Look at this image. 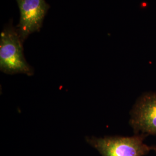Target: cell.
<instances>
[{"mask_svg": "<svg viewBox=\"0 0 156 156\" xmlns=\"http://www.w3.org/2000/svg\"><path fill=\"white\" fill-rule=\"evenodd\" d=\"M129 123L135 134L156 135V93H145L136 100Z\"/></svg>", "mask_w": 156, "mask_h": 156, "instance_id": "3", "label": "cell"}, {"mask_svg": "<svg viewBox=\"0 0 156 156\" xmlns=\"http://www.w3.org/2000/svg\"><path fill=\"white\" fill-rule=\"evenodd\" d=\"M23 43L17 28L12 24L4 28L0 39V69L2 72L9 75H33V69L24 56Z\"/></svg>", "mask_w": 156, "mask_h": 156, "instance_id": "1", "label": "cell"}, {"mask_svg": "<svg viewBox=\"0 0 156 156\" xmlns=\"http://www.w3.org/2000/svg\"><path fill=\"white\" fill-rule=\"evenodd\" d=\"M20 10L17 31L23 42L35 32H39L50 6L45 0H16Z\"/></svg>", "mask_w": 156, "mask_h": 156, "instance_id": "4", "label": "cell"}, {"mask_svg": "<svg viewBox=\"0 0 156 156\" xmlns=\"http://www.w3.org/2000/svg\"><path fill=\"white\" fill-rule=\"evenodd\" d=\"M146 136L141 134L131 136H91L86 137V141L102 156H144L151 151H156V147L144 142Z\"/></svg>", "mask_w": 156, "mask_h": 156, "instance_id": "2", "label": "cell"}]
</instances>
